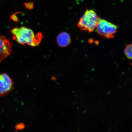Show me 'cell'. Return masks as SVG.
Masks as SVG:
<instances>
[{"label": "cell", "instance_id": "1", "mask_svg": "<svg viewBox=\"0 0 132 132\" xmlns=\"http://www.w3.org/2000/svg\"><path fill=\"white\" fill-rule=\"evenodd\" d=\"M11 32L14 39L19 44L32 47L38 46L43 38L42 33L35 34L32 29L25 27H14Z\"/></svg>", "mask_w": 132, "mask_h": 132}, {"label": "cell", "instance_id": "2", "mask_svg": "<svg viewBox=\"0 0 132 132\" xmlns=\"http://www.w3.org/2000/svg\"><path fill=\"white\" fill-rule=\"evenodd\" d=\"M100 19L94 11L87 10L80 18L77 26L82 30L93 32Z\"/></svg>", "mask_w": 132, "mask_h": 132}, {"label": "cell", "instance_id": "3", "mask_svg": "<svg viewBox=\"0 0 132 132\" xmlns=\"http://www.w3.org/2000/svg\"><path fill=\"white\" fill-rule=\"evenodd\" d=\"M118 27L116 25L105 20L100 19L96 29L97 32L100 35L110 39L114 37Z\"/></svg>", "mask_w": 132, "mask_h": 132}, {"label": "cell", "instance_id": "4", "mask_svg": "<svg viewBox=\"0 0 132 132\" xmlns=\"http://www.w3.org/2000/svg\"><path fill=\"white\" fill-rule=\"evenodd\" d=\"M14 81L7 74H0V97L8 94L13 89Z\"/></svg>", "mask_w": 132, "mask_h": 132}, {"label": "cell", "instance_id": "5", "mask_svg": "<svg viewBox=\"0 0 132 132\" xmlns=\"http://www.w3.org/2000/svg\"><path fill=\"white\" fill-rule=\"evenodd\" d=\"M12 49L11 41L4 36L0 35V63L10 55Z\"/></svg>", "mask_w": 132, "mask_h": 132}, {"label": "cell", "instance_id": "6", "mask_svg": "<svg viewBox=\"0 0 132 132\" xmlns=\"http://www.w3.org/2000/svg\"><path fill=\"white\" fill-rule=\"evenodd\" d=\"M57 41L59 47H65L68 46L70 44L71 39L68 33L63 32L60 33L57 36Z\"/></svg>", "mask_w": 132, "mask_h": 132}, {"label": "cell", "instance_id": "7", "mask_svg": "<svg viewBox=\"0 0 132 132\" xmlns=\"http://www.w3.org/2000/svg\"><path fill=\"white\" fill-rule=\"evenodd\" d=\"M125 56L129 59H132V44H129L127 46L125 50Z\"/></svg>", "mask_w": 132, "mask_h": 132}, {"label": "cell", "instance_id": "8", "mask_svg": "<svg viewBox=\"0 0 132 132\" xmlns=\"http://www.w3.org/2000/svg\"><path fill=\"white\" fill-rule=\"evenodd\" d=\"M24 6L27 9L29 10H32L34 8V3L32 2L25 3Z\"/></svg>", "mask_w": 132, "mask_h": 132}, {"label": "cell", "instance_id": "9", "mask_svg": "<svg viewBox=\"0 0 132 132\" xmlns=\"http://www.w3.org/2000/svg\"><path fill=\"white\" fill-rule=\"evenodd\" d=\"M11 19L15 22H18V21H19V19H18L17 16H16V13H14V14H13L11 16Z\"/></svg>", "mask_w": 132, "mask_h": 132}]
</instances>
